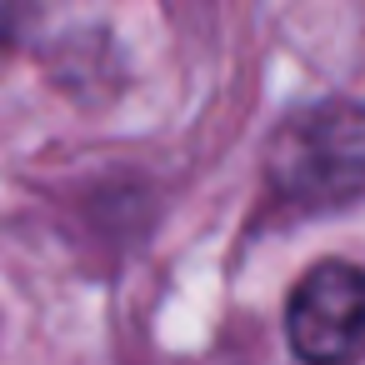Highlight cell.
I'll use <instances>...</instances> for the list:
<instances>
[{"label":"cell","mask_w":365,"mask_h":365,"mask_svg":"<svg viewBox=\"0 0 365 365\" xmlns=\"http://www.w3.org/2000/svg\"><path fill=\"white\" fill-rule=\"evenodd\" d=\"M265 175L280 200L325 210L345 205L365 190V106L360 101H320L290 115L275 140Z\"/></svg>","instance_id":"6da1fadb"},{"label":"cell","mask_w":365,"mask_h":365,"mask_svg":"<svg viewBox=\"0 0 365 365\" xmlns=\"http://www.w3.org/2000/svg\"><path fill=\"white\" fill-rule=\"evenodd\" d=\"M285 335L305 365H355L365 350V270L350 260L310 265L290 290Z\"/></svg>","instance_id":"7a4b0ae2"},{"label":"cell","mask_w":365,"mask_h":365,"mask_svg":"<svg viewBox=\"0 0 365 365\" xmlns=\"http://www.w3.org/2000/svg\"><path fill=\"white\" fill-rule=\"evenodd\" d=\"M11 41H16V26H11V16H6V11H0V51H6Z\"/></svg>","instance_id":"3957f363"}]
</instances>
